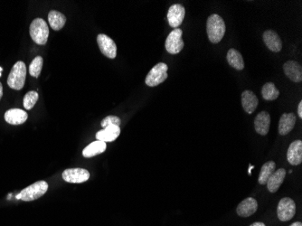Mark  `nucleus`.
<instances>
[{
	"label": "nucleus",
	"mask_w": 302,
	"mask_h": 226,
	"mask_svg": "<svg viewBox=\"0 0 302 226\" xmlns=\"http://www.w3.org/2000/svg\"><path fill=\"white\" fill-rule=\"evenodd\" d=\"M298 115L300 119H302V101H300V103L298 104Z\"/></svg>",
	"instance_id": "29"
},
{
	"label": "nucleus",
	"mask_w": 302,
	"mask_h": 226,
	"mask_svg": "<svg viewBox=\"0 0 302 226\" xmlns=\"http://www.w3.org/2000/svg\"><path fill=\"white\" fill-rule=\"evenodd\" d=\"M253 168H254V167H253V166H252V165H251V166L249 167V170H248V173H249V175L251 174V172H252V169H253Z\"/></svg>",
	"instance_id": "33"
},
{
	"label": "nucleus",
	"mask_w": 302,
	"mask_h": 226,
	"mask_svg": "<svg viewBox=\"0 0 302 226\" xmlns=\"http://www.w3.org/2000/svg\"><path fill=\"white\" fill-rule=\"evenodd\" d=\"M106 143L101 141V140H96L92 142L91 144L88 145L86 148H84V150L82 151V156L84 157H93L100 155L101 153H103L106 151Z\"/></svg>",
	"instance_id": "21"
},
{
	"label": "nucleus",
	"mask_w": 302,
	"mask_h": 226,
	"mask_svg": "<svg viewBox=\"0 0 302 226\" xmlns=\"http://www.w3.org/2000/svg\"><path fill=\"white\" fill-rule=\"evenodd\" d=\"M262 95L266 101H274L279 97L280 92L274 85V83L267 82L262 89Z\"/></svg>",
	"instance_id": "25"
},
{
	"label": "nucleus",
	"mask_w": 302,
	"mask_h": 226,
	"mask_svg": "<svg viewBox=\"0 0 302 226\" xmlns=\"http://www.w3.org/2000/svg\"><path fill=\"white\" fill-rule=\"evenodd\" d=\"M226 24L224 19L220 16L214 14L211 15L208 19L207 32L208 39L213 44H218L225 37L226 34Z\"/></svg>",
	"instance_id": "1"
},
{
	"label": "nucleus",
	"mask_w": 302,
	"mask_h": 226,
	"mask_svg": "<svg viewBox=\"0 0 302 226\" xmlns=\"http://www.w3.org/2000/svg\"><path fill=\"white\" fill-rule=\"evenodd\" d=\"M120 126H109L96 133V139L103 142H113L120 136Z\"/></svg>",
	"instance_id": "18"
},
{
	"label": "nucleus",
	"mask_w": 302,
	"mask_h": 226,
	"mask_svg": "<svg viewBox=\"0 0 302 226\" xmlns=\"http://www.w3.org/2000/svg\"><path fill=\"white\" fill-rule=\"evenodd\" d=\"M27 118V113L20 109H10L5 113V120L11 125H21L25 123Z\"/></svg>",
	"instance_id": "16"
},
{
	"label": "nucleus",
	"mask_w": 302,
	"mask_h": 226,
	"mask_svg": "<svg viewBox=\"0 0 302 226\" xmlns=\"http://www.w3.org/2000/svg\"><path fill=\"white\" fill-rule=\"evenodd\" d=\"M43 63H44L43 57H36L32 61L31 64L29 65V74H30V75L35 77V78H38L39 75H40V74H41L42 68H43Z\"/></svg>",
	"instance_id": "26"
},
{
	"label": "nucleus",
	"mask_w": 302,
	"mask_h": 226,
	"mask_svg": "<svg viewBox=\"0 0 302 226\" xmlns=\"http://www.w3.org/2000/svg\"><path fill=\"white\" fill-rule=\"evenodd\" d=\"M48 22L53 30L59 31L65 25L66 18L62 13L58 12L57 10H51L48 14Z\"/></svg>",
	"instance_id": "22"
},
{
	"label": "nucleus",
	"mask_w": 302,
	"mask_h": 226,
	"mask_svg": "<svg viewBox=\"0 0 302 226\" xmlns=\"http://www.w3.org/2000/svg\"><path fill=\"white\" fill-rule=\"evenodd\" d=\"M296 214V204L290 197H284L279 202L277 215L279 220L282 222L290 221Z\"/></svg>",
	"instance_id": "6"
},
{
	"label": "nucleus",
	"mask_w": 302,
	"mask_h": 226,
	"mask_svg": "<svg viewBox=\"0 0 302 226\" xmlns=\"http://www.w3.org/2000/svg\"><path fill=\"white\" fill-rule=\"evenodd\" d=\"M2 96H3V85H2V83L0 82V100H1Z\"/></svg>",
	"instance_id": "32"
},
{
	"label": "nucleus",
	"mask_w": 302,
	"mask_h": 226,
	"mask_svg": "<svg viewBox=\"0 0 302 226\" xmlns=\"http://www.w3.org/2000/svg\"><path fill=\"white\" fill-rule=\"evenodd\" d=\"M271 126V116L267 112H261L254 119V128L256 132L265 136L268 134Z\"/></svg>",
	"instance_id": "12"
},
{
	"label": "nucleus",
	"mask_w": 302,
	"mask_h": 226,
	"mask_svg": "<svg viewBox=\"0 0 302 226\" xmlns=\"http://www.w3.org/2000/svg\"><path fill=\"white\" fill-rule=\"evenodd\" d=\"M258 98L251 91H245L242 94V105L248 114L254 113L258 106Z\"/></svg>",
	"instance_id": "20"
},
{
	"label": "nucleus",
	"mask_w": 302,
	"mask_h": 226,
	"mask_svg": "<svg viewBox=\"0 0 302 226\" xmlns=\"http://www.w3.org/2000/svg\"><path fill=\"white\" fill-rule=\"evenodd\" d=\"M63 179L65 182L81 184L86 182L90 178V173L84 169H68L63 172Z\"/></svg>",
	"instance_id": "8"
},
{
	"label": "nucleus",
	"mask_w": 302,
	"mask_h": 226,
	"mask_svg": "<svg viewBox=\"0 0 302 226\" xmlns=\"http://www.w3.org/2000/svg\"><path fill=\"white\" fill-rule=\"evenodd\" d=\"M2 71H3V68H2V67H0V73H1Z\"/></svg>",
	"instance_id": "34"
},
{
	"label": "nucleus",
	"mask_w": 302,
	"mask_h": 226,
	"mask_svg": "<svg viewBox=\"0 0 302 226\" xmlns=\"http://www.w3.org/2000/svg\"><path fill=\"white\" fill-rule=\"evenodd\" d=\"M285 75L294 82H301L302 80V68L301 64L295 61H288L284 63Z\"/></svg>",
	"instance_id": "13"
},
{
	"label": "nucleus",
	"mask_w": 302,
	"mask_h": 226,
	"mask_svg": "<svg viewBox=\"0 0 302 226\" xmlns=\"http://www.w3.org/2000/svg\"><path fill=\"white\" fill-rule=\"evenodd\" d=\"M285 176H286V170L284 169H280V170L274 171V173L270 176V178L266 183L268 190L271 193H276L279 188H281V186L283 185Z\"/></svg>",
	"instance_id": "19"
},
{
	"label": "nucleus",
	"mask_w": 302,
	"mask_h": 226,
	"mask_svg": "<svg viewBox=\"0 0 302 226\" xmlns=\"http://www.w3.org/2000/svg\"><path fill=\"white\" fill-rule=\"evenodd\" d=\"M121 123V120H120L119 117L117 116H108L105 119H103L101 121V128L105 129L106 127L109 126H120Z\"/></svg>",
	"instance_id": "28"
},
{
	"label": "nucleus",
	"mask_w": 302,
	"mask_h": 226,
	"mask_svg": "<svg viewBox=\"0 0 302 226\" xmlns=\"http://www.w3.org/2000/svg\"><path fill=\"white\" fill-rule=\"evenodd\" d=\"M1 76H2V74H1V73H0V77H1Z\"/></svg>",
	"instance_id": "35"
},
{
	"label": "nucleus",
	"mask_w": 302,
	"mask_h": 226,
	"mask_svg": "<svg viewBox=\"0 0 302 226\" xmlns=\"http://www.w3.org/2000/svg\"><path fill=\"white\" fill-rule=\"evenodd\" d=\"M250 226H265L264 223H262V222H256V223H253Z\"/></svg>",
	"instance_id": "30"
},
{
	"label": "nucleus",
	"mask_w": 302,
	"mask_h": 226,
	"mask_svg": "<svg viewBox=\"0 0 302 226\" xmlns=\"http://www.w3.org/2000/svg\"><path fill=\"white\" fill-rule=\"evenodd\" d=\"M183 31L179 28H176L170 33L167 38L165 47L171 55H176L180 53L184 48V41L182 39Z\"/></svg>",
	"instance_id": "7"
},
{
	"label": "nucleus",
	"mask_w": 302,
	"mask_h": 226,
	"mask_svg": "<svg viewBox=\"0 0 302 226\" xmlns=\"http://www.w3.org/2000/svg\"><path fill=\"white\" fill-rule=\"evenodd\" d=\"M38 101V94L36 91H30L28 92L24 97V101H23V105L25 107V110H32L34 106L36 105V103Z\"/></svg>",
	"instance_id": "27"
},
{
	"label": "nucleus",
	"mask_w": 302,
	"mask_h": 226,
	"mask_svg": "<svg viewBox=\"0 0 302 226\" xmlns=\"http://www.w3.org/2000/svg\"><path fill=\"white\" fill-rule=\"evenodd\" d=\"M168 65L166 63H159L150 71L146 77V84L150 87H156L165 82L168 78Z\"/></svg>",
	"instance_id": "5"
},
{
	"label": "nucleus",
	"mask_w": 302,
	"mask_h": 226,
	"mask_svg": "<svg viewBox=\"0 0 302 226\" xmlns=\"http://www.w3.org/2000/svg\"><path fill=\"white\" fill-rule=\"evenodd\" d=\"M26 77V66L25 63L19 61L14 64L12 70L8 75L6 83L13 90H22L25 86Z\"/></svg>",
	"instance_id": "3"
},
{
	"label": "nucleus",
	"mask_w": 302,
	"mask_h": 226,
	"mask_svg": "<svg viewBox=\"0 0 302 226\" xmlns=\"http://www.w3.org/2000/svg\"><path fill=\"white\" fill-rule=\"evenodd\" d=\"M227 62L230 66L238 71H242L245 68V61L242 55L235 49H230L228 51L226 56Z\"/></svg>",
	"instance_id": "23"
},
{
	"label": "nucleus",
	"mask_w": 302,
	"mask_h": 226,
	"mask_svg": "<svg viewBox=\"0 0 302 226\" xmlns=\"http://www.w3.org/2000/svg\"><path fill=\"white\" fill-rule=\"evenodd\" d=\"M48 190V184L45 181H38L23 189L16 198L22 201L31 202L42 197Z\"/></svg>",
	"instance_id": "2"
},
{
	"label": "nucleus",
	"mask_w": 302,
	"mask_h": 226,
	"mask_svg": "<svg viewBox=\"0 0 302 226\" xmlns=\"http://www.w3.org/2000/svg\"><path fill=\"white\" fill-rule=\"evenodd\" d=\"M29 33L33 41L39 45H44L47 43L49 37V27L43 19H36L29 27Z\"/></svg>",
	"instance_id": "4"
},
{
	"label": "nucleus",
	"mask_w": 302,
	"mask_h": 226,
	"mask_svg": "<svg viewBox=\"0 0 302 226\" xmlns=\"http://www.w3.org/2000/svg\"><path fill=\"white\" fill-rule=\"evenodd\" d=\"M296 115L294 113H284L279 122V133L284 136L289 134L296 124Z\"/></svg>",
	"instance_id": "17"
},
{
	"label": "nucleus",
	"mask_w": 302,
	"mask_h": 226,
	"mask_svg": "<svg viewBox=\"0 0 302 226\" xmlns=\"http://www.w3.org/2000/svg\"><path fill=\"white\" fill-rule=\"evenodd\" d=\"M97 43L101 54L110 59H114L117 56V45L113 40L106 35L100 34L97 37Z\"/></svg>",
	"instance_id": "9"
},
{
	"label": "nucleus",
	"mask_w": 302,
	"mask_h": 226,
	"mask_svg": "<svg viewBox=\"0 0 302 226\" xmlns=\"http://www.w3.org/2000/svg\"><path fill=\"white\" fill-rule=\"evenodd\" d=\"M186 15L185 7L180 4H175L171 6L168 12V21L171 27L177 28L183 23V20Z\"/></svg>",
	"instance_id": "10"
},
{
	"label": "nucleus",
	"mask_w": 302,
	"mask_h": 226,
	"mask_svg": "<svg viewBox=\"0 0 302 226\" xmlns=\"http://www.w3.org/2000/svg\"><path fill=\"white\" fill-rule=\"evenodd\" d=\"M275 169H276L275 162H273V161L266 162L261 169V172H260L258 178L259 184L266 185V183L270 178V176L274 173Z\"/></svg>",
	"instance_id": "24"
},
{
	"label": "nucleus",
	"mask_w": 302,
	"mask_h": 226,
	"mask_svg": "<svg viewBox=\"0 0 302 226\" xmlns=\"http://www.w3.org/2000/svg\"><path fill=\"white\" fill-rule=\"evenodd\" d=\"M290 226H302V222H295V223L291 224Z\"/></svg>",
	"instance_id": "31"
},
{
	"label": "nucleus",
	"mask_w": 302,
	"mask_h": 226,
	"mask_svg": "<svg viewBox=\"0 0 302 226\" xmlns=\"http://www.w3.org/2000/svg\"><path fill=\"white\" fill-rule=\"evenodd\" d=\"M257 209H258L257 201L252 197H248L240 203L236 209V212L241 217H249L255 214Z\"/></svg>",
	"instance_id": "11"
},
{
	"label": "nucleus",
	"mask_w": 302,
	"mask_h": 226,
	"mask_svg": "<svg viewBox=\"0 0 302 226\" xmlns=\"http://www.w3.org/2000/svg\"><path fill=\"white\" fill-rule=\"evenodd\" d=\"M263 39H264L265 45L271 52L278 53L282 50L283 42L276 32L272 31V30L265 31L263 36Z\"/></svg>",
	"instance_id": "15"
},
{
	"label": "nucleus",
	"mask_w": 302,
	"mask_h": 226,
	"mask_svg": "<svg viewBox=\"0 0 302 226\" xmlns=\"http://www.w3.org/2000/svg\"><path fill=\"white\" fill-rule=\"evenodd\" d=\"M288 162L292 166H298L302 162V141L295 140L290 145L287 152Z\"/></svg>",
	"instance_id": "14"
}]
</instances>
